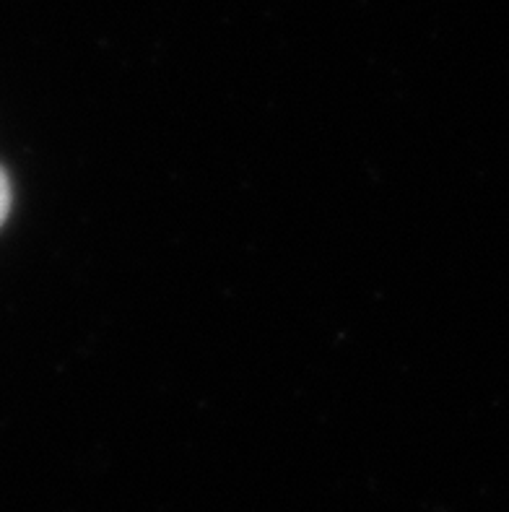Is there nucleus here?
I'll return each instance as SVG.
<instances>
[{"label": "nucleus", "mask_w": 509, "mask_h": 512, "mask_svg": "<svg viewBox=\"0 0 509 512\" xmlns=\"http://www.w3.org/2000/svg\"><path fill=\"white\" fill-rule=\"evenodd\" d=\"M8 211H11V182H8L6 172L0 169V224L6 221Z\"/></svg>", "instance_id": "1"}]
</instances>
